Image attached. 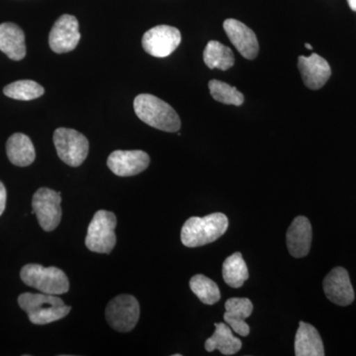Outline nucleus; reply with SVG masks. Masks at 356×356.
Masks as SVG:
<instances>
[{
    "label": "nucleus",
    "mask_w": 356,
    "mask_h": 356,
    "mask_svg": "<svg viewBox=\"0 0 356 356\" xmlns=\"http://www.w3.org/2000/svg\"><path fill=\"white\" fill-rule=\"evenodd\" d=\"M18 304L27 313L30 322L35 325H47L67 317L70 310L58 295L44 293H23L18 297Z\"/></svg>",
    "instance_id": "nucleus-1"
},
{
    "label": "nucleus",
    "mask_w": 356,
    "mask_h": 356,
    "mask_svg": "<svg viewBox=\"0 0 356 356\" xmlns=\"http://www.w3.org/2000/svg\"><path fill=\"white\" fill-rule=\"evenodd\" d=\"M134 109L140 120L151 127L175 133L181 127V121L170 104L152 95H140L134 100Z\"/></svg>",
    "instance_id": "nucleus-2"
},
{
    "label": "nucleus",
    "mask_w": 356,
    "mask_h": 356,
    "mask_svg": "<svg viewBox=\"0 0 356 356\" xmlns=\"http://www.w3.org/2000/svg\"><path fill=\"white\" fill-rule=\"evenodd\" d=\"M229 221L222 213H213L205 217H191L181 229V242L185 247L197 248L221 238L228 229Z\"/></svg>",
    "instance_id": "nucleus-3"
},
{
    "label": "nucleus",
    "mask_w": 356,
    "mask_h": 356,
    "mask_svg": "<svg viewBox=\"0 0 356 356\" xmlns=\"http://www.w3.org/2000/svg\"><path fill=\"white\" fill-rule=\"evenodd\" d=\"M20 277L26 285L44 294L62 295L70 290L69 278L58 267L26 264L21 269Z\"/></svg>",
    "instance_id": "nucleus-4"
},
{
    "label": "nucleus",
    "mask_w": 356,
    "mask_h": 356,
    "mask_svg": "<svg viewBox=\"0 0 356 356\" xmlns=\"http://www.w3.org/2000/svg\"><path fill=\"white\" fill-rule=\"evenodd\" d=\"M116 226L117 218L114 213L106 210L97 211L88 226L86 248L98 254H110L116 245Z\"/></svg>",
    "instance_id": "nucleus-5"
},
{
    "label": "nucleus",
    "mask_w": 356,
    "mask_h": 356,
    "mask_svg": "<svg viewBox=\"0 0 356 356\" xmlns=\"http://www.w3.org/2000/svg\"><path fill=\"white\" fill-rule=\"evenodd\" d=\"M54 144L58 158L76 168L88 158L89 143L86 136L74 129L58 128L54 133Z\"/></svg>",
    "instance_id": "nucleus-6"
},
{
    "label": "nucleus",
    "mask_w": 356,
    "mask_h": 356,
    "mask_svg": "<svg viewBox=\"0 0 356 356\" xmlns=\"http://www.w3.org/2000/svg\"><path fill=\"white\" fill-rule=\"evenodd\" d=\"M60 192L50 188H40L33 196V214L36 215L40 226L44 232L58 228L62 219Z\"/></svg>",
    "instance_id": "nucleus-7"
},
{
    "label": "nucleus",
    "mask_w": 356,
    "mask_h": 356,
    "mask_svg": "<svg viewBox=\"0 0 356 356\" xmlns=\"http://www.w3.org/2000/svg\"><path fill=\"white\" fill-rule=\"evenodd\" d=\"M139 318V302L131 295H119L112 299L107 305L106 320L115 331H132L137 325Z\"/></svg>",
    "instance_id": "nucleus-8"
},
{
    "label": "nucleus",
    "mask_w": 356,
    "mask_h": 356,
    "mask_svg": "<svg viewBox=\"0 0 356 356\" xmlns=\"http://www.w3.org/2000/svg\"><path fill=\"white\" fill-rule=\"evenodd\" d=\"M181 42V34L177 28L159 25L147 31L143 37L144 50L156 58H166L177 50Z\"/></svg>",
    "instance_id": "nucleus-9"
},
{
    "label": "nucleus",
    "mask_w": 356,
    "mask_h": 356,
    "mask_svg": "<svg viewBox=\"0 0 356 356\" xmlns=\"http://www.w3.org/2000/svg\"><path fill=\"white\" fill-rule=\"evenodd\" d=\"M81 40L79 21L74 16L64 14L60 16L50 32L49 44L57 54L69 53L76 48Z\"/></svg>",
    "instance_id": "nucleus-10"
},
{
    "label": "nucleus",
    "mask_w": 356,
    "mask_h": 356,
    "mask_svg": "<svg viewBox=\"0 0 356 356\" xmlns=\"http://www.w3.org/2000/svg\"><path fill=\"white\" fill-rule=\"evenodd\" d=\"M149 161V154L143 151H115L110 154L107 165L114 175L127 177L146 170Z\"/></svg>",
    "instance_id": "nucleus-11"
},
{
    "label": "nucleus",
    "mask_w": 356,
    "mask_h": 356,
    "mask_svg": "<svg viewBox=\"0 0 356 356\" xmlns=\"http://www.w3.org/2000/svg\"><path fill=\"white\" fill-rule=\"evenodd\" d=\"M325 296L339 306H348L355 300V291L350 275L343 267H336L324 280Z\"/></svg>",
    "instance_id": "nucleus-12"
},
{
    "label": "nucleus",
    "mask_w": 356,
    "mask_h": 356,
    "mask_svg": "<svg viewBox=\"0 0 356 356\" xmlns=\"http://www.w3.org/2000/svg\"><path fill=\"white\" fill-rule=\"evenodd\" d=\"M222 26L229 41L243 58L254 60L257 57L259 51V41L252 29L241 21L231 18L225 21Z\"/></svg>",
    "instance_id": "nucleus-13"
},
{
    "label": "nucleus",
    "mask_w": 356,
    "mask_h": 356,
    "mask_svg": "<svg viewBox=\"0 0 356 356\" xmlns=\"http://www.w3.org/2000/svg\"><path fill=\"white\" fill-rule=\"evenodd\" d=\"M298 69L307 88L313 90L322 88L332 74L329 63L318 54H312L309 57H299Z\"/></svg>",
    "instance_id": "nucleus-14"
},
{
    "label": "nucleus",
    "mask_w": 356,
    "mask_h": 356,
    "mask_svg": "<svg viewBox=\"0 0 356 356\" xmlns=\"http://www.w3.org/2000/svg\"><path fill=\"white\" fill-rule=\"evenodd\" d=\"M288 250L293 257L301 259L310 252L312 243L311 222L306 217L295 218L287 231Z\"/></svg>",
    "instance_id": "nucleus-15"
},
{
    "label": "nucleus",
    "mask_w": 356,
    "mask_h": 356,
    "mask_svg": "<svg viewBox=\"0 0 356 356\" xmlns=\"http://www.w3.org/2000/svg\"><path fill=\"white\" fill-rule=\"evenodd\" d=\"M226 313L225 322L231 327L236 334L248 337L250 334V325L245 322V318L252 315L254 305L248 298H231L225 304Z\"/></svg>",
    "instance_id": "nucleus-16"
},
{
    "label": "nucleus",
    "mask_w": 356,
    "mask_h": 356,
    "mask_svg": "<svg viewBox=\"0 0 356 356\" xmlns=\"http://www.w3.org/2000/svg\"><path fill=\"white\" fill-rule=\"evenodd\" d=\"M0 51L13 60L25 58V35L19 26L9 22L0 24Z\"/></svg>",
    "instance_id": "nucleus-17"
},
{
    "label": "nucleus",
    "mask_w": 356,
    "mask_h": 356,
    "mask_svg": "<svg viewBox=\"0 0 356 356\" xmlns=\"http://www.w3.org/2000/svg\"><path fill=\"white\" fill-rule=\"evenodd\" d=\"M295 355L324 356V343L315 327L305 322L299 323L295 337Z\"/></svg>",
    "instance_id": "nucleus-18"
},
{
    "label": "nucleus",
    "mask_w": 356,
    "mask_h": 356,
    "mask_svg": "<svg viewBox=\"0 0 356 356\" xmlns=\"http://www.w3.org/2000/svg\"><path fill=\"white\" fill-rule=\"evenodd\" d=\"M6 153L9 161L14 165L28 166L34 163L36 158L34 145L24 134H13L6 144Z\"/></svg>",
    "instance_id": "nucleus-19"
},
{
    "label": "nucleus",
    "mask_w": 356,
    "mask_h": 356,
    "mask_svg": "<svg viewBox=\"0 0 356 356\" xmlns=\"http://www.w3.org/2000/svg\"><path fill=\"white\" fill-rule=\"evenodd\" d=\"M214 334L206 341L205 350L212 353L218 350L222 355H233L242 348V341L238 337H234L233 330L229 325L224 323L215 324Z\"/></svg>",
    "instance_id": "nucleus-20"
},
{
    "label": "nucleus",
    "mask_w": 356,
    "mask_h": 356,
    "mask_svg": "<svg viewBox=\"0 0 356 356\" xmlns=\"http://www.w3.org/2000/svg\"><path fill=\"white\" fill-rule=\"evenodd\" d=\"M204 63L209 69L227 70L235 64L233 51L218 41H210L203 54Z\"/></svg>",
    "instance_id": "nucleus-21"
},
{
    "label": "nucleus",
    "mask_w": 356,
    "mask_h": 356,
    "mask_svg": "<svg viewBox=\"0 0 356 356\" xmlns=\"http://www.w3.org/2000/svg\"><path fill=\"white\" fill-rule=\"evenodd\" d=\"M222 277L225 282L232 288L242 287L248 280V266L241 252H235L227 257L222 264Z\"/></svg>",
    "instance_id": "nucleus-22"
},
{
    "label": "nucleus",
    "mask_w": 356,
    "mask_h": 356,
    "mask_svg": "<svg viewBox=\"0 0 356 356\" xmlns=\"http://www.w3.org/2000/svg\"><path fill=\"white\" fill-rule=\"evenodd\" d=\"M191 289L206 305H214L221 298L219 287L214 281L202 274L194 275L189 281Z\"/></svg>",
    "instance_id": "nucleus-23"
},
{
    "label": "nucleus",
    "mask_w": 356,
    "mask_h": 356,
    "mask_svg": "<svg viewBox=\"0 0 356 356\" xmlns=\"http://www.w3.org/2000/svg\"><path fill=\"white\" fill-rule=\"evenodd\" d=\"M44 92L43 86H40L36 81H28V79L14 81L3 89V93L7 97L23 100V102H29V100L41 97Z\"/></svg>",
    "instance_id": "nucleus-24"
},
{
    "label": "nucleus",
    "mask_w": 356,
    "mask_h": 356,
    "mask_svg": "<svg viewBox=\"0 0 356 356\" xmlns=\"http://www.w3.org/2000/svg\"><path fill=\"white\" fill-rule=\"evenodd\" d=\"M211 95L216 102L224 104L241 106L245 102V96L234 86L222 81L213 79L209 83Z\"/></svg>",
    "instance_id": "nucleus-25"
},
{
    "label": "nucleus",
    "mask_w": 356,
    "mask_h": 356,
    "mask_svg": "<svg viewBox=\"0 0 356 356\" xmlns=\"http://www.w3.org/2000/svg\"><path fill=\"white\" fill-rule=\"evenodd\" d=\"M7 193L6 186L0 181V216L3 214L6 207Z\"/></svg>",
    "instance_id": "nucleus-26"
},
{
    "label": "nucleus",
    "mask_w": 356,
    "mask_h": 356,
    "mask_svg": "<svg viewBox=\"0 0 356 356\" xmlns=\"http://www.w3.org/2000/svg\"><path fill=\"white\" fill-rule=\"evenodd\" d=\"M348 6L353 11H356V0H348Z\"/></svg>",
    "instance_id": "nucleus-27"
},
{
    "label": "nucleus",
    "mask_w": 356,
    "mask_h": 356,
    "mask_svg": "<svg viewBox=\"0 0 356 356\" xmlns=\"http://www.w3.org/2000/svg\"><path fill=\"white\" fill-rule=\"evenodd\" d=\"M305 47L307 49H309V50H313V47H312L310 44H305Z\"/></svg>",
    "instance_id": "nucleus-28"
}]
</instances>
